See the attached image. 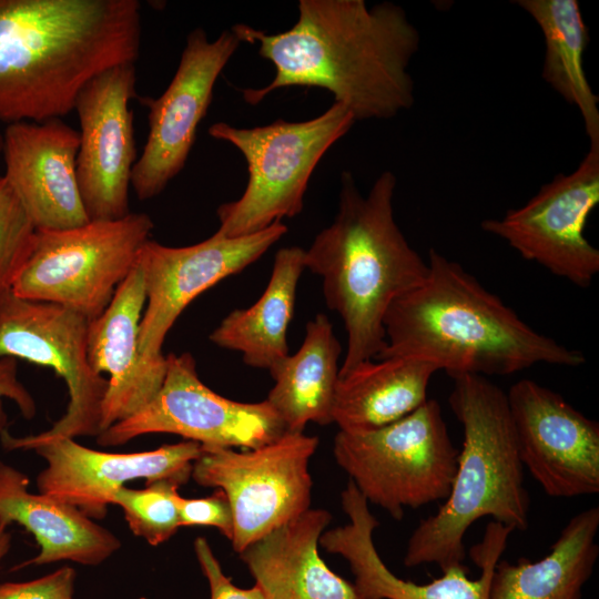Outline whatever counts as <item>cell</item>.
Masks as SVG:
<instances>
[{
	"label": "cell",
	"mask_w": 599,
	"mask_h": 599,
	"mask_svg": "<svg viewBox=\"0 0 599 599\" xmlns=\"http://www.w3.org/2000/svg\"><path fill=\"white\" fill-rule=\"evenodd\" d=\"M135 63L108 69L79 92L78 184L90 221L130 214L129 187L136 151L130 100L136 98Z\"/></svg>",
	"instance_id": "cell-15"
},
{
	"label": "cell",
	"mask_w": 599,
	"mask_h": 599,
	"mask_svg": "<svg viewBox=\"0 0 599 599\" xmlns=\"http://www.w3.org/2000/svg\"><path fill=\"white\" fill-rule=\"evenodd\" d=\"M342 346L325 314L306 324L305 337L268 372L274 380L266 400L282 419L286 432H303L307 423H333V405L339 375Z\"/></svg>",
	"instance_id": "cell-25"
},
{
	"label": "cell",
	"mask_w": 599,
	"mask_h": 599,
	"mask_svg": "<svg viewBox=\"0 0 599 599\" xmlns=\"http://www.w3.org/2000/svg\"><path fill=\"white\" fill-rule=\"evenodd\" d=\"M331 520L329 511L308 508L238 554L270 599H362L354 583L319 556V539Z\"/></svg>",
	"instance_id": "cell-21"
},
{
	"label": "cell",
	"mask_w": 599,
	"mask_h": 599,
	"mask_svg": "<svg viewBox=\"0 0 599 599\" xmlns=\"http://www.w3.org/2000/svg\"><path fill=\"white\" fill-rule=\"evenodd\" d=\"M241 43L232 29L213 41L203 28L192 30L166 90L156 99L141 98L149 134L131 176L139 200L159 195L184 167L215 82Z\"/></svg>",
	"instance_id": "cell-13"
},
{
	"label": "cell",
	"mask_w": 599,
	"mask_h": 599,
	"mask_svg": "<svg viewBox=\"0 0 599 599\" xmlns=\"http://www.w3.org/2000/svg\"><path fill=\"white\" fill-rule=\"evenodd\" d=\"M194 552L209 582L210 599H270L257 585L246 589L235 586L231 578L223 572L217 558L204 537H197L194 540Z\"/></svg>",
	"instance_id": "cell-32"
},
{
	"label": "cell",
	"mask_w": 599,
	"mask_h": 599,
	"mask_svg": "<svg viewBox=\"0 0 599 599\" xmlns=\"http://www.w3.org/2000/svg\"><path fill=\"white\" fill-rule=\"evenodd\" d=\"M359 363L338 375L333 423L339 430L366 432L392 424L427 398L436 365L417 356H389Z\"/></svg>",
	"instance_id": "cell-23"
},
{
	"label": "cell",
	"mask_w": 599,
	"mask_h": 599,
	"mask_svg": "<svg viewBox=\"0 0 599 599\" xmlns=\"http://www.w3.org/2000/svg\"><path fill=\"white\" fill-rule=\"evenodd\" d=\"M9 524L0 519V561L8 554L11 546V535L8 532Z\"/></svg>",
	"instance_id": "cell-34"
},
{
	"label": "cell",
	"mask_w": 599,
	"mask_h": 599,
	"mask_svg": "<svg viewBox=\"0 0 599 599\" xmlns=\"http://www.w3.org/2000/svg\"><path fill=\"white\" fill-rule=\"evenodd\" d=\"M286 233L287 226L276 222L251 235L229 238L214 233L182 247L149 240L138 260L146 295L139 329L142 358L152 364L165 363L162 345L185 307L216 283L254 263Z\"/></svg>",
	"instance_id": "cell-14"
},
{
	"label": "cell",
	"mask_w": 599,
	"mask_h": 599,
	"mask_svg": "<svg viewBox=\"0 0 599 599\" xmlns=\"http://www.w3.org/2000/svg\"><path fill=\"white\" fill-rule=\"evenodd\" d=\"M79 146V131L60 118L9 123L3 131V176L35 231L68 230L90 222L77 177Z\"/></svg>",
	"instance_id": "cell-19"
},
{
	"label": "cell",
	"mask_w": 599,
	"mask_h": 599,
	"mask_svg": "<svg viewBox=\"0 0 599 599\" xmlns=\"http://www.w3.org/2000/svg\"><path fill=\"white\" fill-rule=\"evenodd\" d=\"M427 264L425 280L389 306L386 347L376 358L417 356L450 377L586 363L580 351L535 331L457 262L430 248Z\"/></svg>",
	"instance_id": "cell-3"
},
{
	"label": "cell",
	"mask_w": 599,
	"mask_h": 599,
	"mask_svg": "<svg viewBox=\"0 0 599 599\" xmlns=\"http://www.w3.org/2000/svg\"><path fill=\"white\" fill-rule=\"evenodd\" d=\"M146 302L143 272L139 264L116 288L105 311L89 323L88 356L98 373H108L101 408V432L141 408L160 390L163 364L144 361L139 349V329Z\"/></svg>",
	"instance_id": "cell-20"
},
{
	"label": "cell",
	"mask_w": 599,
	"mask_h": 599,
	"mask_svg": "<svg viewBox=\"0 0 599 599\" xmlns=\"http://www.w3.org/2000/svg\"><path fill=\"white\" fill-rule=\"evenodd\" d=\"M140 45L138 0H0V121L67 115L91 79L135 63Z\"/></svg>",
	"instance_id": "cell-2"
},
{
	"label": "cell",
	"mask_w": 599,
	"mask_h": 599,
	"mask_svg": "<svg viewBox=\"0 0 599 599\" xmlns=\"http://www.w3.org/2000/svg\"><path fill=\"white\" fill-rule=\"evenodd\" d=\"M355 122L345 106L333 102L322 114L305 121L278 119L254 128L212 124L209 134L234 145L248 171L243 194L217 207L220 226L215 233L229 238L246 236L298 215L318 162Z\"/></svg>",
	"instance_id": "cell-6"
},
{
	"label": "cell",
	"mask_w": 599,
	"mask_h": 599,
	"mask_svg": "<svg viewBox=\"0 0 599 599\" xmlns=\"http://www.w3.org/2000/svg\"><path fill=\"white\" fill-rule=\"evenodd\" d=\"M342 508L348 517L344 526L325 530L321 546L342 556L355 577L354 586L362 599H490L493 573L514 532L497 521H490L470 558L480 569L477 579H469L468 569L460 565L444 571L427 583H415L394 575L385 565L374 544V530L379 526L368 502L348 480L341 494Z\"/></svg>",
	"instance_id": "cell-17"
},
{
	"label": "cell",
	"mask_w": 599,
	"mask_h": 599,
	"mask_svg": "<svg viewBox=\"0 0 599 599\" xmlns=\"http://www.w3.org/2000/svg\"><path fill=\"white\" fill-rule=\"evenodd\" d=\"M28 487L24 473L0 460V519L23 526L40 548L20 567L64 560L98 566L120 549L115 535L79 509Z\"/></svg>",
	"instance_id": "cell-22"
},
{
	"label": "cell",
	"mask_w": 599,
	"mask_h": 599,
	"mask_svg": "<svg viewBox=\"0 0 599 599\" xmlns=\"http://www.w3.org/2000/svg\"><path fill=\"white\" fill-rule=\"evenodd\" d=\"M35 232L19 197L0 176V295L11 290L30 255Z\"/></svg>",
	"instance_id": "cell-29"
},
{
	"label": "cell",
	"mask_w": 599,
	"mask_h": 599,
	"mask_svg": "<svg viewBox=\"0 0 599 599\" xmlns=\"http://www.w3.org/2000/svg\"><path fill=\"white\" fill-rule=\"evenodd\" d=\"M2 148H3V132L0 131V154H2Z\"/></svg>",
	"instance_id": "cell-35"
},
{
	"label": "cell",
	"mask_w": 599,
	"mask_h": 599,
	"mask_svg": "<svg viewBox=\"0 0 599 599\" xmlns=\"http://www.w3.org/2000/svg\"><path fill=\"white\" fill-rule=\"evenodd\" d=\"M158 394L132 416L98 435L101 446L123 445L145 434H174L204 446L253 449L286 428L265 399L241 403L223 397L199 378L190 353L169 354Z\"/></svg>",
	"instance_id": "cell-11"
},
{
	"label": "cell",
	"mask_w": 599,
	"mask_h": 599,
	"mask_svg": "<svg viewBox=\"0 0 599 599\" xmlns=\"http://www.w3.org/2000/svg\"><path fill=\"white\" fill-rule=\"evenodd\" d=\"M317 446L318 438L303 432H286L245 451L202 445L191 478L227 496L234 526L231 542L237 554L309 508V460Z\"/></svg>",
	"instance_id": "cell-10"
},
{
	"label": "cell",
	"mask_w": 599,
	"mask_h": 599,
	"mask_svg": "<svg viewBox=\"0 0 599 599\" xmlns=\"http://www.w3.org/2000/svg\"><path fill=\"white\" fill-rule=\"evenodd\" d=\"M153 227L148 214L130 213L68 230L37 231L11 291L26 300L70 308L91 322L105 311L136 265Z\"/></svg>",
	"instance_id": "cell-8"
},
{
	"label": "cell",
	"mask_w": 599,
	"mask_h": 599,
	"mask_svg": "<svg viewBox=\"0 0 599 599\" xmlns=\"http://www.w3.org/2000/svg\"><path fill=\"white\" fill-rule=\"evenodd\" d=\"M182 526H209L221 531L229 540L233 537V512L227 496L221 489L204 498H179Z\"/></svg>",
	"instance_id": "cell-30"
},
{
	"label": "cell",
	"mask_w": 599,
	"mask_h": 599,
	"mask_svg": "<svg viewBox=\"0 0 599 599\" xmlns=\"http://www.w3.org/2000/svg\"><path fill=\"white\" fill-rule=\"evenodd\" d=\"M75 570L63 567L24 582L0 585V599H73Z\"/></svg>",
	"instance_id": "cell-31"
},
{
	"label": "cell",
	"mask_w": 599,
	"mask_h": 599,
	"mask_svg": "<svg viewBox=\"0 0 599 599\" xmlns=\"http://www.w3.org/2000/svg\"><path fill=\"white\" fill-rule=\"evenodd\" d=\"M179 485L161 479L146 483L144 489H118L112 505L123 509L131 531L152 546L167 541L181 527Z\"/></svg>",
	"instance_id": "cell-28"
},
{
	"label": "cell",
	"mask_w": 599,
	"mask_h": 599,
	"mask_svg": "<svg viewBox=\"0 0 599 599\" xmlns=\"http://www.w3.org/2000/svg\"><path fill=\"white\" fill-rule=\"evenodd\" d=\"M333 454L368 504L400 520L405 507L415 509L448 497L459 450L449 437L439 403L428 398L409 415L380 428L339 430Z\"/></svg>",
	"instance_id": "cell-7"
},
{
	"label": "cell",
	"mask_w": 599,
	"mask_h": 599,
	"mask_svg": "<svg viewBox=\"0 0 599 599\" xmlns=\"http://www.w3.org/2000/svg\"><path fill=\"white\" fill-rule=\"evenodd\" d=\"M304 252L298 246L280 248L261 297L250 307L226 315L211 333L210 341L219 347L240 352L243 362L255 368L270 370L286 357L290 354L287 328L305 270Z\"/></svg>",
	"instance_id": "cell-26"
},
{
	"label": "cell",
	"mask_w": 599,
	"mask_h": 599,
	"mask_svg": "<svg viewBox=\"0 0 599 599\" xmlns=\"http://www.w3.org/2000/svg\"><path fill=\"white\" fill-rule=\"evenodd\" d=\"M396 184L395 174L384 171L362 195L353 174L342 172L338 212L304 252L305 268L321 276L325 303L347 333L339 375L384 351L389 306L428 272L395 221Z\"/></svg>",
	"instance_id": "cell-4"
},
{
	"label": "cell",
	"mask_w": 599,
	"mask_h": 599,
	"mask_svg": "<svg viewBox=\"0 0 599 599\" xmlns=\"http://www.w3.org/2000/svg\"><path fill=\"white\" fill-rule=\"evenodd\" d=\"M33 450L47 463L37 477L38 491L79 509L91 519H102L112 505L113 494L126 481L166 479L179 486L185 484L202 445L185 439L153 450L115 454L62 438Z\"/></svg>",
	"instance_id": "cell-18"
},
{
	"label": "cell",
	"mask_w": 599,
	"mask_h": 599,
	"mask_svg": "<svg viewBox=\"0 0 599 599\" xmlns=\"http://www.w3.org/2000/svg\"><path fill=\"white\" fill-rule=\"evenodd\" d=\"M17 361L12 357L0 358V434L7 430V416L2 399L13 400L23 417L30 419L35 414V403L18 379Z\"/></svg>",
	"instance_id": "cell-33"
},
{
	"label": "cell",
	"mask_w": 599,
	"mask_h": 599,
	"mask_svg": "<svg viewBox=\"0 0 599 599\" xmlns=\"http://www.w3.org/2000/svg\"><path fill=\"white\" fill-rule=\"evenodd\" d=\"M448 402L464 428L463 448L448 497L438 511L423 519L410 535L404 565L436 564L441 572L463 565L464 538L483 517L525 531L530 497L507 394L485 376L451 377Z\"/></svg>",
	"instance_id": "cell-5"
},
{
	"label": "cell",
	"mask_w": 599,
	"mask_h": 599,
	"mask_svg": "<svg viewBox=\"0 0 599 599\" xmlns=\"http://www.w3.org/2000/svg\"><path fill=\"white\" fill-rule=\"evenodd\" d=\"M598 529L599 507L593 506L566 524L544 558H520L517 564L499 560L490 599H582L599 556Z\"/></svg>",
	"instance_id": "cell-24"
},
{
	"label": "cell",
	"mask_w": 599,
	"mask_h": 599,
	"mask_svg": "<svg viewBox=\"0 0 599 599\" xmlns=\"http://www.w3.org/2000/svg\"><path fill=\"white\" fill-rule=\"evenodd\" d=\"M506 394L521 464L544 491L555 498L598 494V422L532 379Z\"/></svg>",
	"instance_id": "cell-16"
},
{
	"label": "cell",
	"mask_w": 599,
	"mask_h": 599,
	"mask_svg": "<svg viewBox=\"0 0 599 599\" xmlns=\"http://www.w3.org/2000/svg\"><path fill=\"white\" fill-rule=\"evenodd\" d=\"M598 203L599 145H590L573 172L557 174L525 205L486 219L480 227L522 258L587 288L599 272V251L583 231Z\"/></svg>",
	"instance_id": "cell-12"
},
{
	"label": "cell",
	"mask_w": 599,
	"mask_h": 599,
	"mask_svg": "<svg viewBox=\"0 0 599 599\" xmlns=\"http://www.w3.org/2000/svg\"><path fill=\"white\" fill-rule=\"evenodd\" d=\"M232 30L241 42H257L275 67L267 85L243 90L248 104L290 87L327 90L355 121L392 119L414 104L408 67L420 35L398 4L300 0L298 19L286 31L268 34L243 23Z\"/></svg>",
	"instance_id": "cell-1"
},
{
	"label": "cell",
	"mask_w": 599,
	"mask_h": 599,
	"mask_svg": "<svg viewBox=\"0 0 599 599\" xmlns=\"http://www.w3.org/2000/svg\"><path fill=\"white\" fill-rule=\"evenodd\" d=\"M540 28L546 53L542 79L569 104L578 108L590 145H599V99L583 69L589 41L577 0H517Z\"/></svg>",
	"instance_id": "cell-27"
},
{
	"label": "cell",
	"mask_w": 599,
	"mask_h": 599,
	"mask_svg": "<svg viewBox=\"0 0 599 599\" xmlns=\"http://www.w3.org/2000/svg\"><path fill=\"white\" fill-rule=\"evenodd\" d=\"M83 315L58 304L19 297L11 290L0 295V358H21L51 367L65 382L67 410L48 430L16 437L0 434L7 450L101 433V408L108 379L89 362L88 328Z\"/></svg>",
	"instance_id": "cell-9"
}]
</instances>
